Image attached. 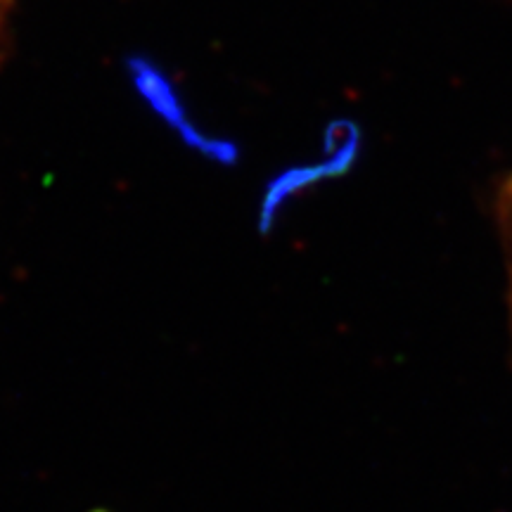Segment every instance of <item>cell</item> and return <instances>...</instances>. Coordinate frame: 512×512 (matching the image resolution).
Here are the masks:
<instances>
[{
    "label": "cell",
    "instance_id": "1",
    "mask_svg": "<svg viewBox=\"0 0 512 512\" xmlns=\"http://www.w3.org/2000/svg\"><path fill=\"white\" fill-rule=\"evenodd\" d=\"M496 221L498 233L503 240L505 261H508V275H510V309H512V174L505 178L496 197Z\"/></svg>",
    "mask_w": 512,
    "mask_h": 512
},
{
    "label": "cell",
    "instance_id": "2",
    "mask_svg": "<svg viewBox=\"0 0 512 512\" xmlns=\"http://www.w3.org/2000/svg\"><path fill=\"white\" fill-rule=\"evenodd\" d=\"M0 3H3V0H0Z\"/></svg>",
    "mask_w": 512,
    "mask_h": 512
}]
</instances>
